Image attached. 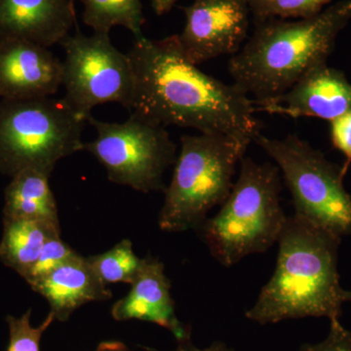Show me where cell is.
Here are the masks:
<instances>
[{"label": "cell", "instance_id": "obj_1", "mask_svg": "<svg viewBox=\"0 0 351 351\" xmlns=\"http://www.w3.org/2000/svg\"><path fill=\"white\" fill-rule=\"evenodd\" d=\"M134 71L130 113L162 127L195 129L253 141L260 133L255 106L239 86L206 75L182 55L177 34L135 38L128 53Z\"/></svg>", "mask_w": 351, "mask_h": 351}, {"label": "cell", "instance_id": "obj_2", "mask_svg": "<svg viewBox=\"0 0 351 351\" xmlns=\"http://www.w3.org/2000/svg\"><path fill=\"white\" fill-rule=\"evenodd\" d=\"M341 237L293 215L278 239L276 270L246 317L272 324L304 317L339 318L345 290L339 285Z\"/></svg>", "mask_w": 351, "mask_h": 351}, {"label": "cell", "instance_id": "obj_3", "mask_svg": "<svg viewBox=\"0 0 351 351\" xmlns=\"http://www.w3.org/2000/svg\"><path fill=\"white\" fill-rule=\"evenodd\" d=\"M351 21V0H341L311 19H267L230 58L228 71L253 101L276 98L313 66L327 63L339 32Z\"/></svg>", "mask_w": 351, "mask_h": 351}, {"label": "cell", "instance_id": "obj_4", "mask_svg": "<svg viewBox=\"0 0 351 351\" xmlns=\"http://www.w3.org/2000/svg\"><path fill=\"white\" fill-rule=\"evenodd\" d=\"M281 173L277 165L243 157L240 172L219 213L198 232L213 258L232 267L278 241L287 217L280 204Z\"/></svg>", "mask_w": 351, "mask_h": 351}, {"label": "cell", "instance_id": "obj_5", "mask_svg": "<svg viewBox=\"0 0 351 351\" xmlns=\"http://www.w3.org/2000/svg\"><path fill=\"white\" fill-rule=\"evenodd\" d=\"M253 141L223 134L184 135L160 215L163 232L198 230L212 208L225 202Z\"/></svg>", "mask_w": 351, "mask_h": 351}, {"label": "cell", "instance_id": "obj_6", "mask_svg": "<svg viewBox=\"0 0 351 351\" xmlns=\"http://www.w3.org/2000/svg\"><path fill=\"white\" fill-rule=\"evenodd\" d=\"M88 119L62 99L0 100V174L36 169L51 175L64 157L82 151Z\"/></svg>", "mask_w": 351, "mask_h": 351}, {"label": "cell", "instance_id": "obj_7", "mask_svg": "<svg viewBox=\"0 0 351 351\" xmlns=\"http://www.w3.org/2000/svg\"><path fill=\"white\" fill-rule=\"evenodd\" d=\"M253 141L276 161L295 215L341 239L351 234V195L343 186V166L295 134L271 138L260 132Z\"/></svg>", "mask_w": 351, "mask_h": 351}, {"label": "cell", "instance_id": "obj_8", "mask_svg": "<svg viewBox=\"0 0 351 351\" xmlns=\"http://www.w3.org/2000/svg\"><path fill=\"white\" fill-rule=\"evenodd\" d=\"M97 137L83 144L114 184L141 191H165L163 176L177 159V147L165 127L130 113L123 122L88 120Z\"/></svg>", "mask_w": 351, "mask_h": 351}, {"label": "cell", "instance_id": "obj_9", "mask_svg": "<svg viewBox=\"0 0 351 351\" xmlns=\"http://www.w3.org/2000/svg\"><path fill=\"white\" fill-rule=\"evenodd\" d=\"M63 62L64 99L89 120L92 110L107 103L131 107L134 71L128 54L114 47L108 34L85 36L76 32L60 43Z\"/></svg>", "mask_w": 351, "mask_h": 351}, {"label": "cell", "instance_id": "obj_10", "mask_svg": "<svg viewBox=\"0 0 351 351\" xmlns=\"http://www.w3.org/2000/svg\"><path fill=\"white\" fill-rule=\"evenodd\" d=\"M182 10L186 25L177 39L191 63L233 56L244 45L251 15L246 0H195Z\"/></svg>", "mask_w": 351, "mask_h": 351}, {"label": "cell", "instance_id": "obj_11", "mask_svg": "<svg viewBox=\"0 0 351 351\" xmlns=\"http://www.w3.org/2000/svg\"><path fill=\"white\" fill-rule=\"evenodd\" d=\"M253 104L256 112L293 119L316 117L331 122L351 112V83L343 71L320 64L309 69L285 93Z\"/></svg>", "mask_w": 351, "mask_h": 351}, {"label": "cell", "instance_id": "obj_12", "mask_svg": "<svg viewBox=\"0 0 351 351\" xmlns=\"http://www.w3.org/2000/svg\"><path fill=\"white\" fill-rule=\"evenodd\" d=\"M63 83V62L49 49L25 40L0 43V98H48Z\"/></svg>", "mask_w": 351, "mask_h": 351}, {"label": "cell", "instance_id": "obj_13", "mask_svg": "<svg viewBox=\"0 0 351 351\" xmlns=\"http://www.w3.org/2000/svg\"><path fill=\"white\" fill-rule=\"evenodd\" d=\"M113 319L141 320L169 330L177 341L191 338V330L182 324L175 313L171 282L158 258H142L131 290L112 308Z\"/></svg>", "mask_w": 351, "mask_h": 351}, {"label": "cell", "instance_id": "obj_14", "mask_svg": "<svg viewBox=\"0 0 351 351\" xmlns=\"http://www.w3.org/2000/svg\"><path fill=\"white\" fill-rule=\"evenodd\" d=\"M75 25L69 0H0V43L25 40L50 48Z\"/></svg>", "mask_w": 351, "mask_h": 351}, {"label": "cell", "instance_id": "obj_15", "mask_svg": "<svg viewBox=\"0 0 351 351\" xmlns=\"http://www.w3.org/2000/svg\"><path fill=\"white\" fill-rule=\"evenodd\" d=\"M49 302L55 319L66 322L71 314L90 302L106 301L112 297L86 258L80 254L53 270L47 276L31 286Z\"/></svg>", "mask_w": 351, "mask_h": 351}, {"label": "cell", "instance_id": "obj_16", "mask_svg": "<svg viewBox=\"0 0 351 351\" xmlns=\"http://www.w3.org/2000/svg\"><path fill=\"white\" fill-rule=\"evenodd\" d=\"M11 178L4 193V218L38 221L61 230L50 175L27 169Z\"/></svg>", "mask_w": 351, "mask_h": 351}, {"label": "cell", "instance_id": "obj_17", "mask_svg": "<svg viewBox=\"0 0 351 351\" xmlns=\"http://www.w3.org/2000/svg\"><path fill=\"white\" fill-rule=\"evenodd\" d=\"M61 235L60 228L38 221L3 219L0 260L25 278L51 237Z\"/></svg>", "mask_w": 351, "mask_h": 351}, {"label": "cell", "instance_id": "obj_18", "mask_svg": "<svg viewBox=\"0 0 351 351\" xmlns=\"http://www.w3.org/2000/svg\"><path fill=\"white\" fill-rule=\"evenodd\" d=\"M84 24L97 34H110L113 27H126L135 38L143 36L145 24L141 0H80Z\"/></svg>", "mask_w": 351, "mask_h": 351}, {"label": "cell", "instance_id": "obj_19", "mask_svg": "<svg viewBox=\"0 0 351 351\" xmlns=\"http://www.w3.org/2000/svg\"><path fill=\"white\" fill-rule=\"evenodd\" d=\"M88 265L105 285L133 282L142 258L136 256L130 240L124 239L100 255L86 258Z\"/></svg>", "mask_w": 351, "mask_h": 351}, {"label": "cell", "instance_id": "obj_20", "mask_svg": "<svg viewBox=\"0 0 351 351\" xmlns=\"http://www.w3.org/2000/svg\"><path fill=\"white\" fill-rule=\"evenodd\" d=\"M332 0H246L254 22L267 19L306 20L316 17Z\"/></svg>", "mask_w": 351, "mask_h": 351}, {"label": "cell", "instance_id": "obj_21", "mask_svg": "<svg viewBox=\"0 0 351 351\" xmlns=\"http://www.w3.org/2000/svg\"><path fill=\"white\" fill-rule=\"evenodd\" d=\"M32 309H29L21 317L8 315L6 322L9 327V346L7 351H40V339L55 317L49 313L43 324L32 327L31 324Z\"/></svg>", "mask_w": 351, "mask_h": 351}, {"label": "cell", "instance_id": "obj_22", "mask_svg": "<svg viewBox=\"0 0 351 351\" xmlns=\"http://www.w3.org/2000/svg\"><path fill=\"white\" fill-rule=\"evenodd\" d=\"M76 255L77 253L61 239V235L51 237L24 279L29 286L34 285Z\"/></svg>", "mask_w": 351, "mask_h": 351}, {"label": "cell", "instance_id": "obj_23", "mask_svg": "<svg viewBox=\"0 0 351 351\" xmlns=\"http://www.w3.org/2000/svg\"><path fill=\"white\" fill-rule=\"evenodd\" d=\"M330 331L324 341L314 345H304L300 351H351V332L339 322V318L330 320Z\"/></svg>", "mask_w": 351, "mask_h": 351}, {"label": "cell", "instance_id": "obj_24", "mask_svg": "<svg viewBox=\"0 0 351 351\" xmlns=\"http://www.w3.org/2000/svg\"><path fill=\"white\" fill-rule=\"evenodd\" d=\"M330 123L332 144L335 149L345 154L346 161L343 167L348 172L351 163V112L332 120Z\"/></svg>", "mask_w": 351, "mask_h": 351}, {"label": "cell", "instance_id": "obj_25", "mask_svg": "<svg viewBox=\"0 0 351 351\" xmlns=\"http://www.w3.org/2000/svg\"><path fill=\"white\" fill-rule=\"evenodd\" d=\"M145 351H161L156 350V348H149V346H141ZM171 351H234L232 348H228L226 343H221V341H216V343H212L211 346H208L206 348H196L191 343V338L184 339V341H178V346L176 350Z\"/></svg>", "mask_w": 351, "mask_h": 351}, {"label": "cell", "instance_id": "obj_26", "mask_svg": "<svg viewBox=\"0 0 351 351\" xmlns=\"http://www.w3.org/2000/svg\"><path fill=\"white\" fill-rule=\"evenodd\" d=\"M177 1L178 0H151L154 12L159 16L169 12Z\"/></svg>", "mask_w": 351, "mask_h": 351}, {"label": "cell", "instance_id": "obj_27", "mask_svg": "<svg viewBox=\"0 0 351 351\" xmlns=\"http://www.w3.org/2000/svg\"><path fill=\"white\" fill-rule=\"evenodd\" d=\"M95 351H131L128 346L121 341H110L100 343Z\"/></svg>", "mask_w": 351, "mask_h": 351}, {"label": "cell", "instance_id": "obj_28", "mask_svg": "<svg viewBox=\"0 0 351 351\" xmlns=\"http://www.w3.org/2000/svg\"><path fill=\"white\" fill-rule=\"evenodd\" d=\"M343 300L346 302H351V292L350 291H346L345 294H343Z\"/></svg>", "mask_w": 351, "mask_h": 351}, {"label": "cell", "instance_id": "obj_29", "mask_svg": "<svg viewBox=\"0 0 351 351\" xmlns=\"http://www.w3.org/2000/svg\"><path fill=\"white\" fill-rule=\"evenodd\" d=\"M71 1V3L73 4V5H75V0H69Z\"/></svg>", "mask_w": 351, "mask_h": 351}]
</instances>
